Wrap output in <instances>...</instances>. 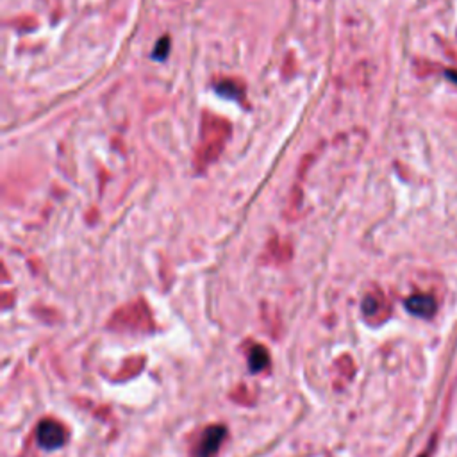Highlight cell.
Instances as JSON below:
<instances>
[{
	"mask_svg": "<svg viewBox=\"0 0 457 457\" xmlns=\"http://www.w3.org/2000/svg\"><path fill=\"white\" fill-rule=\"evenodd\" d=\"M228 134H231V125L227 124V120L205 112L200 131V145H198L197 159H195L198 168L207 167L211 161H214L221 154L228 140Z\"/></svg>",
	"mask_w": 457,
	"mask_h": 457,
	"instance_id": "cell-1",
	"label": "cell"
},
{
	"mask_svg": "<svg viewBox=\"0 0 457 457\" xmlns=\"http://www.w3.org/2000/svg\"><path fill=\"white\" fill-rule=\"evenodd\" d=\"M227 436V430L224 425H211L202 432L200 439L197 442V446L193 450V457H214L221 442Z\"/></svg>",
	"mask_w": 457,
	"mask_h": 457,
	"instance_id": "cell-2",
	"label": "cell"
},
{
	"mask_svg": "<svg viewBox=\"0 0 457 457\" xmlns=\"http://www.w3.org/2000/svg\"><path fill=\"white\" fill-rule=\"evenodd\" d=\"M38 442L43 449L54 450L63 446L66 442V430L61 423L54 422V420H45L39 423L38 427Z\"/></svg>",
	"mask_w": 457,
	"mask_h": 457,
	"instance_id": "cell-3",
	"label": "cell"
},
{
	"mask_svg": "<svg viewBox=\"0 0 457 457\" xmlns=\"http://www.w3.org/2000/svg\"><path fill=\"white\" fill-rule=\"evenodd\" d=\"M407 311L415 316L430 318L436 311V302L430 295H413L406 302Z\"/></svg>",
	"mask_w": 457,
	"mask_h": 457,
	"instance_id": "cell-4",
	"label": "cell"
},
{
	"mask_svg": "<svg viewBox=\"0 0 457 457\" xmlns=\"http://www.w3.org/2000/svg\"><path fill=\"white\" fill-rule=\"evenodd\" d=\"M248 363H250V370H252V372H261L263 368H266L268 366L266 349L261 345L254 347V349L250 350V359H248Z\"/></svg>",
	"mask_w": 457,
	"mask_h": 457,
	"instance_id": "cell-5",
	"label": "cell"
}]
</instances>
